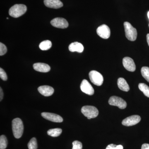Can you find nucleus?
Instances as JSON below:
<instances>
[{
	"instance_id": "13",
	"label": "nucleus",
	"mask_w": 149,
	"mask_h": 149,
	"mask_svg": "<svg viewBox=\"0 0 149 149\" xmlns=\"http://www.w3.org/2000/svg\"><path fill=\"white\" fill-rule=\"evenodd\" d=\"M38 91L40 94L45 97H49L53 94L54 89L52 87L48 85H43L39 87Z\"/></svg>"
},
{
	"instance_id": "20",
	"label": "nucleus",
	"mask_w": 149,
	"mask_h": 149,
	"mask_svg": "<svg viewBox=\"0 0 149 149\" xmlns=\"http://www.w3.org/2000/svg\"><path fill=\"white\" fill-rule=\"evenodd\" d=\"M139 88L145 96L149 97V87L148 85L145 83H140L139 85Z\"/></svg>"
},
{
	"instance_id": "27",
	"label": "nucleus",
	"mask_w": 149,
	"mask_h": 149,
	"mask_svg": "<svg viewBox=\"0 0 149 149\" xmlns=\"http://www.w3.org/2000/svg\"><path fill=\"white\" fill-rule=\"evenodd\" d=\"M106 149H123V147L121 145H116L114 144H110L107 146Z\"/></svg>"
},
{
	"instance_id": "23",
	"label": "nucleus",
	"mask_w": 149,
	"mask_h": 149,
	"mask_svg": "<svg viewBox=\"0 0 149 149\" xmlns=\"http://www.w3.org/2000/svg\"><path fill=\"white\" fill-rule=\"evenodd\" d=\"M27 146L29 149H37L38 146L36 138H32L29 141Z\"/></svg>"
},
{
	"instance_id": "28",
	"label": "nucleus",
	"mask_w": 149,
	"mask_h": 149,
	"mask_svg": "<svg viewBox=\"0 0 149 149\" xmlns=\"http://www.w3.org/2000/svg\"><path fill=\"white\" fill-rule=\"evenodd\" d=\"M141 149H149V144L145 143L142 145Z\"/></svg>"
},
{
	"instance_id": "10",
	"label": "nucleus",
	"mask_w": 149,
	"mask_h": 149,
	"mask_svg": "<svg viewBox=\"0 0 149 149\" xmlns=\"http://www.w3.org/2000/svg\"><path fill=\"white\" fill-rule=\"evenodd\" d=\"M41 115L45 119L50 120L52 122L61 123L63 121V119L60 116L56 114L55 113L49 112H43Z\"/></svg>"
},
{
	"instance_id": "22",
	"label": "nucleus",
	"mask_w": 149,
	"mask_h": 149,
	"mask_svg": "<svg viewBox=\"0 0 149 149\" xmlns=\"http://www.w3.org/2000/svg\"><path fill=\"white\" fill-rule=\"evenodd\" d=\"M8 141L6 137L4 135H2L0 137V149H5L7 147Z\"/></svg>"
},
{
	"instance_id": "19",
	"label": "nucleus",
	"mask_w": 149,
	"mask_h": 149,
	"mask_svg": "<svg viewBox=\"0 0 149 149\" xmlns=\"http://www.w3.org/2000/svg\"><path fill=\"white\" fill-rule=\"evenodd\" d=\"M52 43L49 40L43 41L40 44L39 47L42 50H47L52 47Z\"/></svg>"
},
{
	"instance_id": "2",
	"label": "nucleus",
	"mask_w": 149,
	"mask_h": 149,
	"mask_svg": "<svg viewBox=\"0 0 149 149\" xmlns=\"http://www.w3.org/2000/svg\"><path fill=\"white\" fill-rule=\"evenodd\" d=\"M27 10V7L24 5L15 4L10 9L9 14L10 16L17 18L24 15Z\"/></svg>"
},
{
	"instance_id": "25",
	"label": "nucleus",
	"mask_w": 149,
	"mask_h": 149,
	"mask_svg": "<svg viewBox=\"0 0 149 149\" xmlns=\"http://www.w3.org/2000/svg\"><path fill=\"white\" fill-rule=\"evenodd\" d=\"M7 51L6 47L3 43H0V56H3L5 54Z\"/></svg>"
},
{
	"instance_id": "12",
	"label": "nucleus",
	"mask_w": 149,
	"mask_h": 149,
	"mask_svg": "<svg viewBox=\"0 0 149 149\" xmlns=\"http://www.w3.org/2000/svg\"><path fill=\"white\" fill-rule=\"evenodd\" d=\"M123 64L127 70L134 72L136 70V66L135 63L132 58L128 57H125L123 59Z\"/></svg>"
},
{
	"instance_id": "7",
	"label": "nucleus",
	"mask_w": 149,
	"mask_h": 149,
	"mask_svg": "<svg viewBox=\"0 0 149 149\" xmlns=\"http://www.w3.org/2000/svg\"><path fill=\"white\" fill-rule=\"evenodd\" d=\"M97 32V35L103 39H108L110 36V29L106 24H102L98 27Z\"/></svg>"
},
{
	"instance_id": "31",
	"label": "nucleus",
	"mask_w": 149,
	"mask_h": 149,
	"mask_svg": "<svg viewBox=\"0 0 149 149\" xmlns=\"http://www.w3.org/2000/svg\"><path fill=\"white\" fill-rule=\"evenodd\" d=\"M148 17L149 19V11L148 12Z\"/></svg>"
},
{
	"instance_id": "6",
	"label": "nucleus",
	"mask_w": 149,
	"mask_h": 149,
	"mask_svg": "<svg viewBox=\"0 0 149 149\" xmlns=\"http://www.w3.org/2000/svg\"><path fill=\"white\" fill-rule=\"evenodd\" d=\"M109 103L111 105L118 107L120 109H124L127 106L126 102L121 98L117 96H113L111 97L109 100Z\"/></svg>"
},
{
	"instance_id": "4",
	"label": "nucleus",
	"mask_w": 149,
	"mask_h": 149,
	"mask_svg": "<svg viewBox=\"0 0 149 149\" xmlns=\"http://www.w3.org/2000/svg\"><path fill=\"white\" fill-rule=\"evenodd\" d=\"M81 112L88 119L95 118L99 114L98 110L97 108L92 106H85L81 109Z\"/></svg>"
},
{
	"instance_id": "21",
	"label": "nucleus",
	"mask_w": 149,
	"mask_h": 149,
	"mask_svg": "<svg viewBox=\"0 0 149 149\" xmlns=\"http://www.w3.org/2000/svg\"><path fill=\"white\" fill-rule=\"evenodd\" d=\"M141 72L143 77L149 83V68L143 67L141 68Z\"/></svg>"
},
{
	"instance_id": "8",
	"label": "nucleus",
	"mask_w": 149,
	"mask_h": 149,
	"mask_svg": "<svg viewBox=\"0 0 149 149\" xmlns=\"http://www.w3.org/2000/svg\"><path fill=\"white\" fill-rule=\"evenodd\" d=\"M51 24L54 27L65 29L68 26V23L65 19L57 17L53 19L51 21Z\"/></svg>"
},
{
	"instance_id": "17",
	"label": "nucleus",
	"mask_w": 149,
	"mask_h": 149,
	"mask_svg": "<svg viewBox=\"0 0 149 149\" xmlns=\"http://www.w3.org/2000/svg\"><path fill=\"white\" fill-rule=\"evenodd\" d=\"M117 85L118 88L121 91L128 92L130 90V87L126 80L122 77L118 78L117 81Z\"/></svg>"
},
{
	"instance_id": "16",
	"label": "nucleus",
	"mask_w": 149,
	"mask_h": 149,
	"mask_svg": "<svg viewBox=\"0 0 149 149\" xmlns=\"http://www.w3.org/2000/svg\"><path fill=\"white\" fill-rule=\"evenodd\" d=\"M69 51L71 52H77L79 53L83 52L84 50V47L82 44L78 42H74L71 43L68 47Z\"/></svg>"
},
{
	"instance_id": "30",
	"label": "nucleus",
	"mask_w": 149,
	"mask_h": 149,
	"mask_svg": "<svg viewBox=\"0 0 149 149\" xmlns=\"http://www.w3.org/2000/svg\"><path fill=\"white\" fill-rule=\"evenodd\" d=\"M147 41L148 45L149 46V34H148V35H147Z\"/></svg>"
},
{
	"instance_id": "29",
	"label": "nucleus",
	"mask_w": 149,
	"mask_h": 149,
	"mask_svg": "<svg viewBox=\"0 0 149 149\" xmlns=\"http://www.w3.org/2000/svg\"><path fill=\"white\" fill-rule=\"evenodd\" d=\"M0 94H1V95H0V101H1L3 99V93L2 89L1 88H0Z\"/></svg>"
},
{
	"instance_id": "26",
	"label": "nucleus",
	"mask_w": 149,
	"mask_h": 149,
	"mask_svg": "<svg viewBox=\"0 0 149 149\" xmlns=\"http://www.w3.org/2000/svg\"><path fill=\"white\" fill-rule=\"evenodd\" d=\"M0 77L4 81L7 80L8 77L5 71L2 68H0Z\"/></svg>"
},
{
	"instance_id": "5",
	"label": "nucleus",
	"mask_w": 149,
	"mask_h": 149,
	"mask_svg": "<svg viewBox=\"0 0 149 149\" xmlns=\"http://www.w3.org/2000/svg\"><path fill=\"white\" fill-rule=\"evenodd\" d=\"M89 75L91 82L94 85L98 86L102 85L104 78L100 73L96 70H92L89 73Z\"/></svg>"
},
{
	"instance_id": "32",
	"label": "nucleus",
	"mask_w": 149,
	"mask_h": 149,
	"mask_svg": "<svg viewBox=\"0 0 149 149\" xmlns=\"http://www.w3.org/2000/svg\"><path fill=\"white\" fill-rule=\"evenodd\" d=\"M7 19H8V17H7Z\"/></svg>"
},
{
	"instance_id": "9",
	"label": "nucleus",
	"mask_w": 149,
	"mask_h": 149,
	"mask_svg": "<svg viewBox=\"0 0 149 149\" xmlns=\"http://www.w3.org/2000/svg\"><path fill=\"white\" fill-rule=\"evenodd\" d=\"M141 120V118L139 115H133L126 118L123 120V125L126 126H133L136 125Z\"/></svg>"
},
{
	"instance_id": "18",
	"label": "nucleus",
	"mask_w": 149,
	"mask_h": 149,
	"mask_svg": "<svg viewBox=\"0 0 149 149\" xmlns=\"http://www.w3.org/2000/svg\"><path fill=\"white\" fill-rule=\"evenodd\" d=\"M62 130L61 128H56L49 129L47 131V134L53 137H58L61 134Z\"/></svg>"
},
{
	"instance_id": "1",
	"label": "nucleus",
	"mask_w": 149,
	"mask_h": 149,
	"mask_svg": "<svg viewBox=\"0 0 149 149\" xmlns=\"http://www.w3.org/2000/svg\"><path fill=\"white\" fill-rule=\"evenodd\" d=\"M12 130L15 138L17 139L21 138L24 130V125L21 119L16 118L13 120Z\"/></svg>"
},
{
	"instance_id": "14",
	"label": "nucleus",
	"mask_w": 149,
	"mask_h": 149,
	"mask_svg": "<svg viewBox=\"0 0 149 149\" xmlns=\"http://www.w3.org/2000/svg\"><path fill=\"white\" fill-rule=\"evenodd\" d=\"M44 4L50 8L58 9L63 6V4L60 0H44Z\"/></svg>"
},
{
	"instance_id": "15",
	"label": "nucleus",
	"mask_w": 149,
	"mask_h": 149,
	"mask_svg": "<svg viewBox=\"0 0 149 149\" xmlns=\"http://www.w3.org/2000/svg\"><path fill=\"white\" fill-rule=\"evenodd\" d=\"M33 68L36 71L42 72H47L50 70L49 65L46 63H37L33 65Z\"/></svg>"
},
{
	"instance_id": "11",
	"label": "nucleus",
	"mask_w": 149,
	"mask_h": 149,
	"mask_svg": "<svg viewBox=\"0 0 149 149\" xmlns=\"http://www.w3.org/2000/svg\"><path fill=\"white\" fill-rule=\"evenodd\" d=\"M80 89L82 92L89 95H93L95 92L92 85L85 79L82 81L80 85Z\"/></svg>"
},
{
	"instance_id": "3",
	"label": "nucleus",
	"mask_w": 149,
	"mask_h": 149,
	"mask_svg": "<svg viewBox=\"0 0 149 149\" xmlns=\"http://www.w3.org/2000/svg\"><path fill=\"white\" fill-rule=\"evenodd\" d=\"M125 36L128 40L131 41H135L137 39V31L129 22H125L124 23Z\"/></svg>"
},
{
	"instance_id": "24",
	"label": "nucleus",
	"mask_w": 149,
	"mask_h": 149,
	"mask_svg": "<svg viewBox=\"0 0 149 149\" xmlns=\"http://www.w3.org/2000/svg\"><path fill=\"white\" fill-rule=\"evenodd\" d=\"M83 146L80 141H75L72 143V149H82Z\"/></svg>"
}]
</instances>
